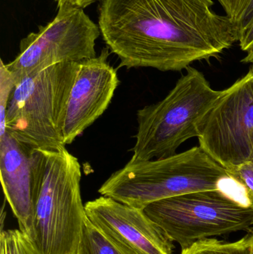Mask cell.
Masks as SVG:
<instances>
[{
  "label": "cell",
  "instance_id": "7a4b0ae2",
  "mask_svg": "<svg viewBox=\"0 0 253 254\" xmlns=\"http://www.w3.org/2000/svg\"><path fill=\"white\" fill-rule=\"evenodd\" d=\"M227 170L200 146L150 161H129L113 173L98 192L123 204L144 210L147 205L177 195L227 188Z\"/></svg>",
  "mask_w": 253,
  "mask_h": 254
},
{
  "label": "cell",
  "instance_id": "3957f363",
  "mask_svg": "<svg viewBox=\"0 0 253 254\" xmlns=\"http://www.w3.org/2000/svg\"><path fill=\"white\" fill-rule=\"evenodd\" d=\"M34 169L33 243L40 254H75L86 218L78 159L65 147L34 149Z\"/></svg>",
  "mask_w": 253,
  "mask_h": 254
},
{
  "label": "cell",
  "instance_id": "277c9868",
  "mask_svg": "<svg viewBox=\"0 0 253 254\" xmlns=\"http://www.w3.org/2000/svg\"><path fill=\"white\" fill-rule=\"evenodd\" d=\"M162 101L137 112L138 131L132 162L176 154L186 140L199 136V127L223 91L215 90L203 73L190 66Z\"/></svg>",
  "mask_w": 253,
  "mask_h": 254
},
{
  "label": "cell",
  "instance_id": "5b68a950",
  "mask_svg": "<svg viewBox=\"0 0 253 254\" xmlns=\"http://www.w3.org/2000/svg\"><path fill=\"white\" fill-rule=\"evenodd\" d=\"M78 67L61 63L18 82L6 110V131L32 149L65 148V112Z\"/></svg>",
  "mask_w": 253,
  "mask_h": 254
},
{
  "label": "cell",
  "instance_id": "ac0fdd59",
  "mask_svg": "<svg viewBox=\"0 0 253 254\" xmlns=\"http://www.w3.org/2000/svg\"><path fill=\"white\" fill-rule=\"evenodd\" d=\"M239 46L243 52L248 55L253 54V17L239 31Z\"/></svg>",
  "mask_w": 253,
  "mask_h": 254
},
{
  "label": "cell",
  "instance_id": "8fae6325",
  "mask_svg": "<svg viewBox=\"0 0 253 254\" xmlns=\"http://www.w3.org/2000/svg\"><path fill=\"white\" fill-rule=\"evenodd\" d=\"M34 149L6 131L0 137V176L4 198L19 223L32 240L37 184Z\"/></svg>",
  "mask_w": 253,
  "mask_h": 254
},
{
  "label": "cell",
  "instance_id": "9c48e42d",
  "mask_svg": "<svg viewBox=\"0 0 253 254\" xmlns=\"http://www.w3.org/2000/svg\"><path fill=\"white\" fill-rule=\"evenodd\" d=\"M88 219L129 254H172L173 242L142 209L101 195L85 204Z\"/></svg>",
  "mask_w": 253,
  "mask_h": 254
},
{
  "label": "cell",
  "instance_id": "603a6c76",
  "mask_svg": "<svg viewBox=\"0 0 253 254\" xmlns=\"http://www.w3.org/2000/svg\"><path fill=\"white\" fill-rule=\"evenodd\" d=\"M95 0H83V8L89 6V4H92L95 1Z\"/></svg>",
  "mask_w": 253,
  "mask_h": 254
},
{
  "label": "cell",
  "instance_id": "5bb4252c",
  "mask_svg": "<svg viewBox=\"0 0 253 254\" xmlns=\"http://www.w3.org/2000/svg\"><path fill=\"white\" fill-rule=\"evenodd\" d=\"M0 254H40L31 239L20 230L1 231Z\"/></svg>",
  "mask_w": 253,
  "mask_h": 254
},
{
  "label": "cell",
  "instance_id": "7402d4cb",
  "mask_svg": "<svg viewBox=\"0 0 253 254\" xmlns=\"http://www.w3.org/2000/svg\"><path fill=\"white\" fill-rule=\"evenodd\" d=\"M250 235L251 239V254H253V228L249 230Z\"/></svg>",
  "mask_w": 253,
  "mask_h": 254
},
{
  "label": "cell",
  "instance_id": "7c38bea8",
  "mask_svg": "<svg viewBox=\"0 0 253 254\" xmlns=\"http://www.w3.org/2000/svg\"><path fill=\"white\" fill-rule=\"evenodd\" d=\"M75 254H129L102 234L86 216Z\"/></svg>",
  "mask_w": 253,
  "mask_h": 254
},
{
  "label": "cell",
  "instance_id": "9a60e30c",
  "mask_svg": "<svg viewBox=\"0 0 253 254\" xmlns=\"http://www.w3.org/2000/svg\"><path fill=\"white\" fill-rule=\"evenodd\" d=\"M0 65V137L6 132V110L10 97L17 84L14 77L1 60Z\"/></svg>",
  "mask_w": 253,
  "mask_h": 254
},
{
  "label": "cell",
  "instance_id": "4fadbf2b",
  "mask_svg": "<svg viewBox=\"0 0 253 254\" xmlns=\"http://www.w3.org/2000/svg\"><path fill=\"white\" fill-rule=\"evenodd\" d=\"M181 254H252L251 235L248 233L242 240L233 243L205 239L181 250Z\"/></svg>",
  "mask_w": 253,
  "mask_h": 254
},
{
  "label": "cell",
  "instance_id": "e0dca14e",
  "mask_svg": "<svg viewBox=\"0 0 253 254\" xmlns=\"http://www.w3.org/2000/svg\"><path fill=\"white\" fill-rule=\"evenodd\" d=\"M228 16L239 28L251 0H217Z\"/></svg>",
  "mask_w": 253,
  "mask_h": 254
},
{
  "label": "cell",
  "instance_id": "d6986e66",
  "mask_svg": "<svg viewBox=\"0 0 253 254\" xmlns=\"http://www.w3.org/2000/svg\"><path fill=\"white\" fill-rule=\"evenodd\" d=\"M253 17V0H251V3H250L249 6H248V9H247L246 12H245V15H244L243 19H242V22L239 24V31L242 29V28L245 26L248 22L251 21V19Z\"/></svg>",
  "mask_w": 253,
  "mask_h": 254
},
{
  "label": "cell",
  "instance_id": "30bf717a",
  "mask_svg": "<svg viewBox=\"0 0 253 254\" xmlns=\"http://www.w3.org/2000/svg\"><path fill=\"white\" fill-rule=\"evenodd\" d=\"M108 49L98 57L79 62L64 122L65 145L72 143L108 109L120 80L108 62Z\"/></svg>",
  "mask_w": 253,
  "mask_h": 254
},
{
  "label": "cell",
  "instance_id": "6da1fadb",
  "mask_svg": "<svg viewBox=\"0 0 253 254\" xmlns=\"http://www.w3.org/2000/svg\"><path fill=\"white\" fill-rule=\"evenodd\" d=\"M212 0H101L99 28L120 67L187 69L239 41L237 25Z\"/></svg>",
  "mask_w": 253,
  "mask_h": 254
},
{
  "label": "cell",
  "instance_id": "44dd1931",
  "mask_svg": "<svg viewBox=\"0 0 253 254\" xmlns=\"http://www.w3.org/2000/svg\"><path fill=\"white\" fill-rule=\"evenodd\" d=\"M242 62L245 63V64H253V65L250 68L249 71H251L253 74V54L252 55H247V56L242 59Z\"/></svg>",
  "mask_w": 253,
  "mask_h": 254
},
{
  "label": "cell",
  "instance_id": "2e32d148",
  "mask_svg": "<svg viewBox=\"0 0 253 254\" xmlns=\"http://www.w3.org/2000/svg\"><path fill=\"white\" fill-rule=\"evenodd\" d=\"M227 172L242 190L248 205L253 209V158Z\"/></svg>",
  "mask_w": 253,
  "mask_h": 254
},
{
  "label": "cell",
  "instance_id": "cb8c5ba5",
  "mask_svg": "<svg viewBox=\"0 0 253 254\" xmlns=\"http://www.w3.org/2000/svg\"><path fill=\"white\" fill-rule=\"evenodd\" d=\"M253 158H252V159H253Z\"/></svg>",
  "mask_w": 253,
  "mask_h": 254
},
{
  "label": "cell",
  "instance_id": "ba28073f",
  "mask_svg": "<svg viewBox=\"0 0 253 254\" xmlns=\"http://www.w3.org/2000/svg\"><path fill=\"white\" fill-rule=\"evenodd\" d=\"M199 146L227 170L253 156V74L248 71L222 95L199 127Z\"/></svg>",
  "mask_w": 253,
  "mask_h": 254
},
{
  "label": "cell",
  "instance_id": "ffe728a7",
  "mask_svg": "<svg viewBox=\"0 0 253 254\" xmlns=\"http://www.w3.org/2000/svg\"><path fill=\"white\" fill-rule=\"evenodd\" d=\"M57 2L58 6H62L63 4H70V5L76 6L83 9V0H55Z\"/></svg>",
  "mask_w": 253,
  "mask_h": 254
},
{
  "label": "cell",
  "instance_id": "8992f818",
  "mask_svg": "<svg viewBox=\"0 0 253 254\" xmlns=\"http://www.w3.org/2000/svg\"><path fill=\"white\" fill-rule=\"evenodd\" d=\"M229 187L165 198L144 210L184 250L200 240L253 228V209L243 192L235 182Z\"/></svg>",
  "mask_w": 253,
  "mask_h": 254
},
{
  "label": "cell",
  "instance_id": "52a82bcc",
  "mask_svg": "<svg viewBox=\"0 0 253 254\" xmlns=\"http://www.w3.org/2000/svg\"><path fill=\"white\" fill-rule=\"evenodd\" d=\"M100 34L99 26L83 8L63 4L53 21L22 39L19 55L6 67L18 83L56 64L95 58Z\"/></svg>",
  "mask_w": 253,
  "mask_h": 254
}]
</instances>
